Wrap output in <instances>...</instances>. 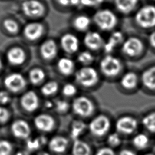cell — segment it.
<instances>
[{
	"instance_id": "1",
	"label": "cell",
	"mask_w": 155,
	"mask_h": 155,
	"mask_svg": "<svg viewBox=\"0 0 155 155\" xmlns=\"http://www.w3.org/2000/svg\"><path fill=\"white\" fill-rule=\"evenodd\" d=\"M93 21L100 29L108 31L115 27L117 18L111 10L104 8L99 10L94 13Z\"/></svg>"
},
{
	"instance_id": "2",
	"label": "cell",
	"mask_w": 155,
	"mask_h": 155,
	"mask_svg": "<svg viewBox=\"0 0 155 155\" xmlns=\"http://www.w3.org/2000/svg\"><path fill=\"white\" fill-rule=\"evenodd\" d=\"M135 21L138 25L143 28L155 26V6L146 5L139 8L135 15Z\"/></svg>"
},
{
	"instance_id": "3",
	"label": "cell",
	"mask_w": 155,
	"mask_h": 155,
	"mask_svg": "<svg viewBox=\"0 0 155 155\" xmlns=\"http://www.w3.org/2000/svg\"><path fill=\"white\" fill-rule=\"evenodd\" d=\"M75 78L78 84L85 87L93 86L99 80L97 71L94 68L89 66L82 67L78 70L75 74Z\"/></svg>"
},
{
	"instance_id": "4",
	"label": "cell",
	"mask_w": 155,
	"mask_h": 155,
	"mask_svg": "<svg viewBox=\"0 0 155 155\" xmlns=\"http://www.w3.org/2000/svg\"><path fill=\"white\" fill-rule=\"evenodd\" d=\"M101 71L107 76H116L122 69V64L120 60L111 55H107L100 62Z\"/></svg>"
},
{
	"instance_id": "5",
	"label": "cell",
	"mask_w": 155,
	"mask_h": 155,
	"mask_svg": "<svg viewBox=\"0 0 155 155\" xmlns=\"http://www.w3.org/2000/svg\"><path fill=\"white\" fill-rule=\"evenodd\" d=\"M74 113L81 117L90 116L94 109L93 102L87 97L79 96L74 99L72 103Z\"/></svg>"
},
{
	"instance_id": "6",
	"label": "cell",
	"mask_w": 155,
	"mask_h": 155,
	"mask_svg": "<svg viewBox=\"0 0 155 155\" xmlns=\"http://www.w3.org/2000/svg\"><path fill=\"white\" fill-rule=\"evenodd\" d=\"M89 130L90 132L96 136H102L105 134L110 127L109 119L102 114L94 117L90 122Z\"/></svg>"
},
{
	"instance_id": "7",
	"label": "cell",
	"mask_w": 155,
	"mask_h": 155,
	"mask_svg": "<svg viewBox=\"0 0 155 155\" xmlns=\"http://www.w3.org/2000/svg\"><path fill=\"white\" fill-rule=\"evenodd\" d=\"M4 84L8 91L16 93L22 91L25 87L26 81L21 73H13L5 78Z\"/></svg>"
},
{
	"instance_id": "8",
	"label": "cell",
	"mask_w": 155,
	"mask_h": 155,
	"mask_svg": "<svg viewBox=\"0 0 155 155\" xmlns=\"http://www.w3.org/2000/svg\"><path fill=\"white\" fill-rule=\"evenodd\" d=\"M143 43L136 37H130L127 39L122 44V52L129 56H136L140 54L143 50Z\"/></svg>"
},
{
	"instance_id": "9",
	"label": "cell",
	"mask_w": 155,
	"mask_h": 155,
	"mask_svg": "<svg viewBox=\"0 0 155 155\" xmlns=\"http://www.w3.org/2000/svg\"><path fill=\"white\" fill-rule=\"evenodd\" d=\"M21 7L24 14L29 17H39L45 12L44 5L38 0H25Z\"/></svg>"
},
{
	"instance_id": "10",
	"label": "cell",
	"mask_w": 155,
	"mask_h": 155,
	"mask_svg": "<svg viewBox=\"0 0 155 155\" xmlns=\"http://www.w3.org/2000/svg\"><path fill=\"white\" fill-rule=\"evenodd\" d=\"M20 103L25 111L31 113L38 109L39 105V99L35 91L29 90L22 94L21 97Z\"/></svg>"
},
{
	"instance_id": "11",
	"label": "cell",
	"mask_w": 155,
	"mask_h": 155,
	"mask_svg": "<svg viewBox=\"0 0 155 155\" xmlns=\"http://www.w3.org/2000/svg\"><path fill=\"white\" fill-rule=\"evenodd\" d=\"M137 127V120L131 116H122L116 122V130L124 134H131L136 130Z\"/></svg>"
},
{
	"instance_id": "12",
	"label": "cell",
	"mask_w": 155,
	"mask_h": 155,
	"mask_svg": "<svg viewBox=\"0 0 155 155\" xmlns=\"http://www.w3.org/2000/svg\"><path fill=\"white\" fill-rule=\"evenodd\" d=\"M11 132L15 137L25 139L30 136L31 128L27 122L22 119H18L12 124Z\"/></svg>"
},
{
	"instance_id": "13",
	"label": "cell",
	"mask_w": 155,
	"mask_h": 155,
	"mask_svg": "<svg viewBox=\"0 0 155 155\" xmlns=\"http://www.w3.org/2000/svg\"><path fill=\"white\" fill-rule=\"evenodd\" d=\"M34 124L36 128L42 132H49L51 131L55 125L54 118L45 113L37 115L34 119Z\"/></svg>"
},
{
	"instance_id": "14",
	"label": "cell",
	"mask_w": 155,
	"mask_h": 155,
	"mask_svg": "<svg viewBox=\"0 0 155 155\" xmlns=\"http://www.w3.org/2000/svg\"><path fill=\"white\" fill-rule=\"evenodd\" d=\"M61 45L64 51L72 54L76 52L79 49V39L72 33H65L61 38Z\"/></svg>"
},
{
	"instance_id": "15",
	"label": "cell",
	"mask_w": 155,
	"mask_h": 155,
	"mask_svg": "<svg viewBox=\"0 0 155 155\" xmlns=\"http://www.w3.org/2000/svg\"><path fill=\"white\" fill-rule=\"evenodd\" d=\"M44 30V25L38 22H32L27 24L24 29L25 37L30 41L39 39Z\"/></svg>"
},
{
	"instance_id": "16",
	"label": "cell",
	"mask_w": 155,
	"mask_h": 155,
	"mask_svg": "<svg viewBox=\"0 0 155 155\" xmlns=\"http://www.w3.org/2000/svg\"><path fill=\"white\" fill-rule=\"evenodd\" d=\"M84 43L89 49L97 50L104 47V42L101 35L96 31H88L84 38Z\"/></svg>"
},
{
	"instance_id": "17",
	"label": "cell",
	"mask_w": 155,
	"mask_h": 155,
	"mask_svg": "<svg viewBox=\"0 0 155 155\" xmlns=\"http://www.w3.org/2000/svg\"><path fill=\"white\" fill-rule=\"evenodd\" d=\"M58 47L56 42L52 39H48L43 42L40 47V53L46 60H51L56 57Z\"/></svg>"
},
{
	"instance_id": "18",
	"label": "cell",
	"mask_w": 155,
	"mask_h": 155,
	"mask_svg": "<svg viewBox=\"0 0 155 155\" xmlns=\"http://www.w3.org/2000/svg\"><path fill=\"white\" fill-rule=\"evenodd\" d=\"M7 58L10 64L13 65H19L24 62L26 59V54L22 48L13 47L7 51Z\"/></svg>"
},
{
	"instance_id": "19",
	"label": "cell",
	"mask_w": 155,
	"mask_h": 155,
	"mask_svg": "<svg viewBox=\"0 0 155 155\" xmlns=\"http://www.w3.org/2000/svg\"><path fill=\"white\" fill-rule=\"evenodd\" d=\"M68 144V140L67 138L61 136H56L48 142V148L51 151L59 153L64 152L67 149Z\"/></svg>"
},
{
	"instance_id": "20",
	"label": "cell",
	"mask_w": 155,
	"mask_h": 155,
	"mask_svg": "<svg viewBox=\"0 0 155 155\" xmlns=\"http://www.w3.org/2000/svg\"><path fill=\"white\" fill-rule=\"evenodd\" d=\"M124 39L123 34L119 31H114L108 39V41L104 44V48L106 53L111 52L114 48L120 44Z\"/></svg>"
},
{
	"instance_id": "21",
	"label": "cell",
	"mask_w": 155,
	"mask_h": 155,
	"mask_svg": "<svg viewBox=\"0 0 155 155\" xmlns=\"http://www.w3.org/2000/svg\"><path fill=\"white\" fill-rule=\"evenodd\" d=\"M57 67L59 72L65 76L70 75L73 73L74 70V63L70 58H61L57 63Z\"/></svg>"
},
{
	"instance_id": "22",
	"label": "cell",
	"mask_w": 155,
	"mask_h": 155,
	"mask_svg": "<svg viewBox=\"0 0 155 155\" xmlns=\"http://www.w3.org/2000/svg\"><path fill=\"white\" fill-rule=\"evenodd\" d=\"M142 81L146 88L155 90V65L148 68L143 72Z\"/></svg>"
},
{
	"instance_id": "23",
	"label": "cell",
	"mask_w": 155,
	"mask_h": 155,
	"mask_svg": "<svg viewBox=\"0 0 155 155\" xmlns=\"http://www.w3.org/2000/svg\"><path fill=\"white\" fill-rule=\"evenodd\" d=\"M138 0H114L117 9L124 13H129L136 7Z\"/></svg>"
},
{
	"instance_id": "24",
	"label": "cell",
	"mask_w": 155,
	"mask_h": 155,
	"mask_svg": "<svg viewBox=\"0 0 155 155\" xmlns=\"http://www.w3.org/2000/svg\"><path fill=\"white\" fill-rule=\"evenodd\" d=\"M73 155H90V148L87 143L80 139L76 140L72 146Z\"/></svg>"
},
{
	"instance_id": "25",
	"label": "cell",
	"mask_w": 155,
	"mask_h": 155,
	"mask_svg": "<svg viewBox=\"0 0 155 155\" xmlns=\"http://www.w3.org/2000/svg\"><path fill=\"white\" fill-rule=\"evenodd\" d=\"M137 76L133 72L126 73L120 79L121 85L126 89H133L137 84Z\"/></svg>"
},
{
	"instance_id": "26",
	"label": "cell",
	"mask_w": 155,
	"mask_h": 155,
	"mask_svg": "<svg viewBox=\"0 0 155 155\" xmlns=\"http://www.w3.org/2000/svg\"><path fill=\"white\" fill-rule=\"evenodd\" d=\"M86 125L84 122L79 120L73 122L70 128V137L74 140V141L79 139V137L84 133Z\"/></svg>"
},
{
	"instance_id": "27",
	"label": "cell",
	"mask_w": 155,
	"mask_h": 155,
	"mask_svg": "<svg viewBox=\"0 0 155 155\" xmlns=\"http://www.w3.org/2000/svg\"><path fill=\"white\" fill-rule=\"evenodd\" d=\"M45 74L44 71L40 68H32L28 74L30 81L33 85L41 84L45 79Z\"/></svg>"
},
{
	"instance_id": "28",
	"label": "cell",
	"mask_w": 155,
	"mask_h": 155,
	"mask_svg": "<svg viewBox=\"0 0 155 155\" xmlns=\"http://www.w3.org/2000/svg\"><path fill=\"white\" fill-rule=\"evenodd\" d=\"M90 24V19L86 15H81L77 16L73 20L74 27L79 31L87 30Z\"/></svg>"
},
{
	"instance_id": "29",
	"label": "cell",
	"mask_w": 155,
	"mask_h": 155,
	"mask_svg": "<svg viewBox=\"0 0 155 155\" xmlns=\"http://www.w3.org/2000/svg\"><path fill=\"white\" fill-rule=\"evenodd\" d=\"M145 128L151 133H155V111L145 115L142 120Z\"/></svg>"
},
{
	"instance_id": "30",
	"label": "cell",
	"mask_w": 155,
	"mask_h": 155,
	"mask_svg": "<svg viewBox=\"0 0 155 155\" xmlns=\"http://www.w3.org/2000/svg\"><path fill=\"white\" fill-rule=\"evenodd\" d=\"M59 85L57 82L50 81L44 84L41 89V93L45 96H50L54 94L58 90Z\"/></svg>"
},
{
	"instance_id": "31",
	"label": "cell",
	"mask_w": 155,
	"mask_h": 155,
	"mask_svg": "<svg viewBox=\"0 0 155 155\" xmlns=\"http://www.w3.org/2000/svg\"><path fill=\"white\" fill-rule=\"evenodd\" d=\"M133 143L137 148L143 149L148 146L149 143V138L145 134L139 133L134 137Z\"/></svg>"
},
{
	"instance_id": "32",
	"label": "cell",
	"mask_w": 155,
	"mask_h": 155,
	"mask_svg": "<svg viewBox=\"0 0 155 155\" xmlns=\"http://www.w3.org/2000/svg\"><path fill=\"white\" fill-rule=\"evenodd\" d=\"M47 142L45 137L39 136L34 139H30L27 142V147L30 150L34 151L42 147Z\"/></svg>"
},
{
	"instance_id": "33",
	"label": "cell",
	"mask_w": 155,
	"mask_h": 155,
	"mask_svg": "<svg viewBox=\"0 0 155 155\" xmlns=\"http://www.w3.org/2000/svg\"><path fill=\"white\" fill-rule=\"evenodd\" d=\"M78 59L81 64L87 65L94 61V56L87 51L81 52L78 56Z\"/></svg>"
},
{
	"instance_id": "34",
	"label": "cell",
	"mask_w": 155,
	"mask_h": 155,
	"mask_svg": "<svg viewBox=\"0 0 155 155\" xmlns=\"http://www.w3.org/2000/svg\"><path fill=\"white\" fill-rule=\"evenodd\" d=\"M13 151L12 143L7 140H0V155H10Z\"/></svg>"
},
{
	"instance_id": "35",
	"label": "cell",
	"mask_w": 155,
	"mask_h": 155,
	"mask_svg": "<svg viewBox=\"0 0 155 155\" xmlns=\"http://www.w3.org/2000/svg\"><path fill=\"white\" fill-rule=\"evenodd\" d=\"M3 25L5 28L10 33H16L19 30L18 24L13 19H7L3 22Z\"/></svg>"
},
{
	"instance_id": "36",
	"label": "cell",
	"mask_w": 155,
	"mask_h": 155,
	"mask_svg": "<svg viewBox=\"0 0 155 155\" xmlns=\"http://www.w3.org/2000/svg\"><path fill=\"white\" fill-rule=\"evenodd\" d=\"M54 107L58 113H65L69 108V104L65 100L58 99L54 102Z\"/></svg>"
},
{
	"instance_id": "37",
	"label": "cell",
	"mask_w": 155,
	"mask_h": 155,
	"mask_svg": "<svg viewBox=\"0 0 155 155\" xmlns=\"http://www.w3.org/2000/svg\"><path fill=\"white\" fill-rule=\"evenodd\" d=\"M76 87L71 83L66 84L62 88V93L66 96H72L76 94Z\"/></svg>"
},
{
	"instance_id": "38",
	"label": "cell",
	"mask_w": 155,
	"mask_h": 155,
	"mask_svg": "<svg viewBox=\"0 0 155 155\" xmlns=\"http://www.w3.org/2000/svg\"><path fill=\"white\" fill-rule=\"evenodd\" d=\"M108 143L112 147L119 145L121 142V139L119 135L116 133L110 134L107 138Z\"/></svg>"
},
{
	"instance_id": "39",
	"label": "cell",
	"mask_w": 155,
	"mask_h": 155,
	"mask_svg": "<svg viewBox=\"0 0 155 155\" xmlns=\"http://www.w3.org/2000/svg\"><path fill=\"white\" fill-rule=\"evenodd\" d=\"M10 117V111L5 107L0 106V123H5Z\"/></svg>"
},
{
	"instance_id": "40",
	"label": "cell",
	"mask_w": 155,
	"mask_h": 155,
	"mask_svg": "<svg viewBox=\"0 0 155 155\" xmlns=\"http://www.w3.org/2000/svg\"><path fill=\"white\" fill-rule=\"evenodd\" d=\"M11 100L10 94L6 91H0V105H5Z\"/></svg>"
},
{
	"instance_id": "41",
	"label": "cell",
	"mask_w": 155,
	"mask_h": 155,
	"mask_svg": "<svg viewBox=\"0 0 155 155\" xmlns=\"http://www.w3.org/2000/svg\"><path fill=\"white\" fill-rule=\"evenodd\" d=\"M104 0H80V2L87 7H94L101 4Z\"/></svg>"
},
{
	"instance_id": "42",
	"label": "cell",
	"mask_w": 155,
	"mask_h": 155,
	"mask_svg": "<svg viewBox=\"0 0 155 155\" xmlns=\"http://www.w3.org/2000/svg\"><path fill=\"white\" fill-rule=\"evenodd\" d=\"M95 155H115V153L111 148L103 147L100 148Z\"/></svg>"
},
{
	"instance_id": "43",
	"label": "cell",
	"mask_w": 155,
	"mask_h": 155,
	"mask_svg": "<svg viewBox=\"0 0 155 155\" xmlns=\"http://www.w3.org/2000/svg\"><path fill=\"white\" fill-rule=\"evenodd\" d=\"M56 1L64 6L76 5L80 2V0H56Z\"/></svg>"
},
{
	"instance_id": "44",
	"label": "cell",
	"mask_w": 155,
	"mask_h": 155,
	"mask_svg": "<svg viewBox=\"0 0 155 155\" xmlns=\"http://www.w3.org/2000/svg\"><path fill=\"white\" fill-rule=\"evenodd\" d=\"M149 42L151 45L155 48V31H153L149 36Z\"/></svg>"
},
{
	"instance_id": "45",
	"label": "cell",
	"mask_w": 155,
	"mask_h": 155,
	"mask_svg": "<svg viewBox=\"0 0 155 155\" xmlns=\"http://www.w3.org/2000/svg\"><path fill=\"white\" fill-rule=\"evenodd\" d=\"M119 155H136V154L130 150H123L120 152Z\"/></svg>"
},
{
	"instance_id": "46",
	"label": "cell",
	"mask_w": 155,
	"mask_h": 155,
	"mask_svg": "<svg viewBox=\"0 0 155 155\" xmlns=\"http://www.w3.org/2000/svg\"><path fill=\"white\" fill-rule=\"evenodd\" d=\"M15 155H30L29 153L24 150H21V151H18Z\"/></svg>"
},
{
	"instance_id": "47",
	"label": "cell",
	"mask_w": 155,
	"mask_h": 155,
	"mask_svg": "<svg viewBox=\"0 0 155 155\" xmlns=\"http://www.w3.org/2000/svg\"><path fill=\"white\" fill-rule=\"evenodd\" d=\"M45 107H47V108H51V107H53V103L51 102H45Z\"/></svg>"
},
{
	"instance_id": "48",
	"label": "cell",
	"mask_w": 155,
	"mask_h": 155,
	"mask_svg": "<svg viewBox=\"0 0 155 155\" xmlns=\"http://www.w3.org/2000/svg\"><path fill=\"white\" fill-rule=\"evenodd\" d=\"M38 155H50V154L48 153L42 151V152H40Z\"/></svg>"
},
{
	"instance_id": "49",
	"label": "cell",
	"mask_w": 155,
	"mask_h": 155,
	"mask_svg": "<svg viewBox=\"0 0 155 155\" xmlns=\"http://www.w3.org/2000/svg\"><path fill=\"white\" fill-rule=\"evenodd\" d=\"M1 68H2V62H1V60L0 59V70H1Z\"/></svg>"
},
{
	"instance_id": "50",
	"label": "cell",
	"mask_w": 155,
	"mask_h": 155,
	"mask_svg": "<svg viewBox=\"0 0 155 155\" xmlns=\"http://www.w3.org/2000/svg\"><path fill=\"white\" fill-rule=\"evenodd\" d=\"M145 155H154L153 154H151V153H148V154H146Z\"/></svg>"
}]
</instances>
